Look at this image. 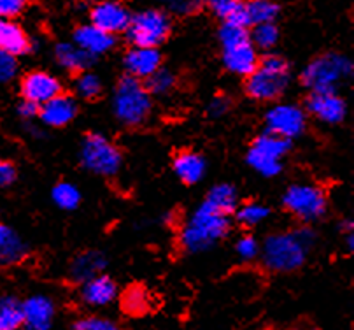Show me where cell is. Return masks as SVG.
Returning <instances> with one entry per match:
<instances>
[{"label": "cell", "instance_id": "cell-1", "mask_svg": "<svg viewBox=\"0 0 354 330\" xmlns=\"http://www.w3.org/2000/svg\"><path fill=\"white\" fill-rule=\"evenodd\" d=\"M316 243L317 235L313 228L274 232L260 246V257L272 273H295L307 262Z\"/></svg>", "mask_w": 354, "mask_h": 330}, {"label": "cell", "instance_id": "cell-2", "mask_svg": "<svg viewBox=\"0 0 354 330\" xmlns=\"http://www.w3.org/2000/svg\"><path fill=\"white\" fill-rule=\"evenodd\" d=\"M228 230L230 217L216 211L204 201L183 225L179 243L186 253H204L225 239Z\"/></svg>", "mask_w": 354, "mask_h": 330}, {"label": "cell", "instance_id": "cell-3", "mask_svg": "<svg viewBox=\"0 0 354 330\" xmlns=\"http://www.w3.org/2000/svg\"><path fill=\"white\" fill-rule=\"evenodd\" d=\"M290 84V65L283 57L268 53L245 80V93L260 102L279 99Z\"/></svg>", "mask_w": 354, "mask_h": 330}, {"label": "cell", "instance_id": "cell-4", "mask_svg": "<svg viewBox=\"0 0 354 330\" xmlns=\"http://www.w3.org/2000/svg\"><path fill=\"white\" fill-rule=\"evenodd\" d=\"M219 44L225 67L232 74L248 77L258 67V50L251 42L248 27H239L232 23H223L219 28Z\"/></svg>", "mask_w": 354, "mask_h": 330}, {"label": "cell", "instance_id": "cell-5", "mask_svg": "<svg viewBox=\"0 0 354 330\" xmlns=\"http://www.w3.org/2000/svg\"><path fill=\"white\" fill-rule=\"evenodd\" d=\"M153 102L144 83L133 76H123L114 90V116L124 127H139L149 118Z\"/></svg>", "mask_w": 354, "mask_h": 330}, {"label": "cell", "instance_id": "cell-6", "mask_svg": "<svg viewBox=\"0 0 354 330\" xmlns=\"http://www.w3.org/2000/svg\"><path fill=\"white\" fill-rule=\"evenodd\" d=\"M353 76V62L342 53H324L301 71V83L310 91H337Z\"/></svg>", "mask_w": 354, "mask_h": 330}, {"label": "cell", "instance_id": "cell-7", "mask_svg": "<svg viewBox=\"0 0 354 330\" xmlns=\"http://www.w3.org/2000/svg\"><path fill=\"white\" fill-rule=\"evenodd\" d=\"M80 160L86 171L106 178L118 174L123 163L121 152L113 140L95 132L84 136L80 148Z\"/></svg>", "mask_w": 354, "mask_h": 330}, {"label": "cell", "instance_id": "cell-8", "mask_svg": "<svg viewBox=\"0 0 354 330\" xmlns=\"http://www.w3.org/2000/svg\"><path fill=\"white\" fill-rule=\"evenodd\" d=\"M170 32H172V21L167 12L160 9H146L130 18L124 34L132 46L158 48L169 39Z\"/></svg>", "mask_w": 354, "mask_h": 330}, {"label": "cell", "instance_id": "cell-9", "mask_svg": "<svg viewBox=\"0 0 354 330\" xmlns=\"http://www.w3.org/2000/svg\"><path fill=\"white\" fill-rule=\"evenodd\" d=\"M284 208L304 223H316L326 214L328 199L319 186L295 183L283 195Z\"/></svg>", "mask_w": 354, "mask_h": 330}, {"label": "cell", "instance_id": "cell-10", "mask_svg": "<svg viewBox=\"0 0 354 330\" xmlns=\"http://www.w3.org/2000/svg\"><path fill=\"white\" fill-rule=\"evenodd\" d=\"M265 123L267 130L291 140L300 137L306 130L307 113L293 104H277L265 114Z\"/></svg>", "mask_w": 354, "mask_h": 330}, {"label": "cell", "instance_id": "cell-11", "mask_svg": "<svg viewBox=\"0 0 354 330\" xmlns=\"http://www.w3.org/2000/svg\"><path fill=\"white\" fill-rule=\"evenodd\" d=\"M306 109L326 125H337L347 116V104L337 91H310Z\"/></svg>", "mask_w": 354, "mask_h": 330}, {"label": "cell", "instance_id": "cell-12", "mask_svg": "<svg viewBox=\"0 0 354 330\" xmlns=\"http://www.w3.org/2000/svg\"><path fill=\"white\" fill-rule=\"evenodd\" d=\"M90 18L91 25L98 27L100 30L116 35L127 30L132 15H130L129 9L121 4L120 0H100L91 8Z\"/></svg>", "mask_w": 354, "mask_h": 330}, {"label": "cell", "instance_id": "cell-13", "mask_svg": "<svg viewBox=\"0 0 354 330\" xmlns=\"http://www.w3.org/2000/svg\"><path fill=\"white\" fill-rule=\"evenodd\" d=\"M62 93V83L53 74L44 71H34L27 74L21 81V95L23 100L37 104L39 107L44 102L51 100L53 97Z\"/></svg>", "mask_w": 354, "mask_h": 330}, {"label": "cell", "instance_id": "cell-14", "mask_svg": "<svg viewBox=\"0 0 354 330\" xmlns=\"http://www.w3.org/2000/svg\"><path fill=\"white\" fill-rule=\"evenodd\" d=\"M23 329L25 330H51L57 316V306L48 295H32L21 302Z\"/></svg>", "mask_w": 354, "mask_h": 330}, {"label": "cell", "instance_id": "cell-15", "mask_svg": "<svg viewBox=\"0 0 354 330\" xmlns=\"http://www.w3.org/2000/svg\"><path fill=\"white\" fill-rule=\"evenodd\" d=\"M123 65L129 76L137 77V80H146L147 76H151L162 67V53L158 51V48L133 46L132 50L124 55Z\"/></svg>", "mask_w": 354, "mask_h": 330}, {"label": "cell", "instance_id": "cell-16", "mask_svg": "<svg viewBox=\"0 0 354 330\" xmlns=\"http://www.w3.org/2000/svg\"><path fill=\"white\" fill-rule=\"evenodd\" d=\"M80 297L90 308H104L114 302L118 297V285L106 274H98L81 283Z\"/></svg>", "mask_w": 354, "mask_h": 330}, {"label": "cell", "instance_id": "cell-17", "mask_svg": "<svg viewBox=\"0 0 354 330\" xmlns=\"http://www.w3.org/2000/svg\"><path fill=\"white\" fill-rule=\"evenodd\" d=\"M77 116V104L72 97L67 95H57L51 100L42 104L39 107V116L41 122L53 129H60V127L68 125V123Z\"/></svg>", "mask_w": 354, "mask_h": 330}, {"label": "cell", "instance_id": "cell-18", "mask_svg": "<svg viewBox=\"0 0 354 330\" xmlns=\"http://www.w3.org/2000/svg\"><path fill=\"white\" fill-rule=\"evenodd\" d=\"M74 44L80 46L81 50H84L91 57L97 58L113 50L114 44H116V39H114L113 34L100 30V28L90 23V25H83V27L75 28Z\"/></svg>", "mask_w": 354, "mask_h": 330}, {"label": "cell", "instance_id": "cell-19", "mask_svg": "<svg viewBox=\"0 0 354 330\" xmlns=\"http://www.w3.org/2000/svg\"><path fill=\"white\" fill-rule=\"evenodd\" d=\"M107 267L106 255L100 251L88 250L84 253H80L71 262V279L75 283H84V281L91 279V277L102 274L104 269Z\"/></svg>", "mask_w": 354, "mask_h": 330}, {"label": "cell", "instance_id": "cell-20", "mask_svg": "<svg viewBox=\"0 0 354 330\" xmlns=\"http://www.w3.org/2000/svg\"><path fill=\"white\" fill-rule=\"evenodd\" d=\"M0 50L15 58L30 51L27 32L9 18H0Z\"/></svg>", "mask_w": 354, "mask_h": 330}, {"label": "cell", "instance_id": "cell-21", "mask_svg": "<svg viewBox=\"0 0 354 330\" xmlns=\"http://www.w3.org/2000/svg\"><path fill=\"white\" fill-rule=\"evenodd\" d=\"M207 171L204 156L195 152H183L174 158V172L185 185H195L202 181Z\"/></svg>", "mask_w": 354, "mask_h": 330}, {"label": "cell", "instance_id": "cell-22", "mask_svg": "<svg viewBox=\"0 0 354 330\" xmlns=\"http://www.w3.org/2000/svg\"><path fill=\"white\" fill-rule=\"evenodd\" d=\"M55 57H57V62L65 71L77 74L88 71L95 64V60H97L90 53L81 50L80 46H75L74 42H60L55 48Z\"/></svg>", "mask_w": 354, "mask_h": 330}, {"label": "cell", "instance_id": "cell-23", "mask_svg": "<svg viewBox=\"0 0 354 330\" xmlns=\"http://www.w3.org/2000/svg\"><path fill=\"white\" fill-rule=\"evenodd\" d=\"M27 253L28 248L25 241L11 227L0 221V264L2 266L18 264L27 257Z\"/></svg>", "mask_w": 354, "mask_h": 330}, {"label": "cell", "instance_id": "cell-24", "mask_svg": "<svg viewBox=\"0 0 354 330\" xmlns=\"http://www.w3.org/2000/svg\"><path fill=\"white\" fill-rule=\"evenodd\" d=\"M204 201L211 208H214L216 211L226 214V217H230V214L235 213V209H237L239 195L234 186L228 185V183H221V185L212 186L211 190L207 192V195H205Z\"/></svg>", "mask_w": 354, "mask_h": 330}, {"label": "cell", "instance_id": "cell-25", "mask_svg": "<svg viewBox=\"0 0 354 330\" xmlns=\"http://www.w3.org/2000/svg\"><path fill=\"white\" fill-rule=\"evenodd\" d=\"M251 148L258 149V152L265 153L268 156H274V158L283 160L291 149V140L284 139V137L277 136L270 130H265L263 134H260L257 139L252 140Z\"/></svg>", "mask_w": 354, "mask_h": 330}, {"label": "cell", "instance_id": "cell-26", "mask_svg": "<svg viewBox=\"0 0 354 330\" xmlns=\"http://www.w3.org/2000/svg\"><path fill=\"white\" fill-rule=\"evenodd\" d=\"M23 308L21 300L15 295L0 297V330H21Z\"/></svg>", "mask_w": 354, "mask_h": 330}, {"label": "cell", "instance_id": "cell-27", "mask_svg": "<svg viewBox=\"0 0 354 330\" xmlns=\"http://www.w3.org/2000/svg\"><path fill=\"white\" fill-rule=\"evenodd\" d=\"M244 4L249 16V25L272 23L279 16V6L274 0H245Z\"/></svg>", "mask_w": 354, "mask_h": 330}, {"label": "cell", "instance_id": "cell-28", "mask_svg": "<svg viewBox=\"0 0 354 330\" xmlns=\"http://www.w3.org/2000/svg\"><path fill=\"white\" fill-rule=\"evenodd\" d=\"M245 158H248L249 165L257 172H260L261 176H265V178H274V176H277L283 171V160L265 155V153L258 152L254 148H249Z\"/></svg>", "mask_w": 354, "mask_h": 330}, {"label": "cell", "instance_id": "cell-29", "mask_svg": "<svg viewBox=\"0 0 354 330\" xmlns=\"http://www.w3.org/2000/svg\"><path fill=\"white\" fill-rule=\"evenodd\" d=\"M146 90L149 91V95L163 97L169 95L170 91L176 88V76L170 73L169 68H162L151 74V76L146 77V83H144Z\"/></svg>", "mask_w": 354, "mask_h": 330}, {"label": "cell", "instance_id": "cell-30", "mask_svg": "<svg viewBox=\"0 0 354 330\" xmlns=\"http://www.w3.org/2000/svg\"><path fill=\"white\" fill-rule=\"evenodd\" d=\"M249 37L257 50L270 51L279 42V28L275 27L274 21L260 23V25H254V30L249 34Z\"/></svg>", "mask_w": 354, "mask_h": 330}, {"label": "cell", "instance_id": "cell-31", "mask_svg": "<svg viewBox=\"0 0 354 330\" xmlns=\"http://www.w3.org/2000/svg\"><path fill=\"white\" fill-rule=\"evenodd\" d=\"M235 217H237L239 223H242L244 227H257L270 217V209L260 202H248L235 209Z\"/></svg>", "mask_w": 354, "mask_h": 330}, {"label": "cell", "instance_id": "cell-32", "mask_svg": "<svg viewBox=\"0 0 354 330\" xmlns=\"http://www.w3.org/2000/svg\"><path fill=\"white\" fill-rule=\"evenodd\" d=\"M51 197H53L55 204L60 209H65V211H72V209H75L81 204V192L72 183L62 181L55 185Z\"/></svg>", "mask_w": 354, "mask_h": 330}, {"label": "cell", "instance_id": "cell-33", "mask_svg": "<svg viewBox=\"0 0 354 330\" xmlns=\"http://www.w3.org/2000/svg\"><path fill=\"white\" fill-rule=\"evenodd\" d=\"M102 81L97 74H91L88 71L80 73L75 80V93L84 100H93L102 93Z\"/></svg>", "mask_w": 354, "mask_h": 330}, {"label": "cell", "instance_id": "cell-34", "mask_svg": "<svg viewBox=\"0 0 354 330\" xmlns=\"http://www.w3.org/2000/svg\"><path fill=\"white\" fill-rule=\"evenodd\" d=\"M72 330H121L116 322L104 316H83V318L75 320Z\"/></svg>", "mask_w": 354, "mask_h": 330}, {"label": "cell", "instance_id": "cell-35", "mask_svg": "<svg viewBox=\"0 0 354 330\" xmlns=\"http://www.w3.org/2000/svg\"><path fill=\"white\" fill-rule=\"evenodd\" d=\"M147 308V295L140 288H130L123 295V309L130 315H144Z\"/></svg>", "mask_w": 354, "mask_h": 330}, {"label": "cell", "instance_id": "cell-36", "mask_svg": "<svg viewBox=\"0 0 354 330\" xmlns=\"http://www.w3.org/2000/svg\"><path fill=\"white\" fill-rule=\"evenodd\" d=\"M235 253L242 262H252L260 257V243L252 235H242L235 244Z\"/></svg>", "mask_w": 354, "mask_h": 330}, {"label": "cell", "instance_id": "cell-37", "mask_svg": "<svg viewBox=\"0 0 354 330\" xmlns=\"http://www.w3.org/2000/svg\"><path fill=\"white\" fill-rule=\"evenodd\" d=\"M163 4L176 15L188 16L198 11L204 6V0H162Z\"/></svg>", "mask_w": 354, "mask_h": 330}, {"label": "cell", "instance_id": "cell-38", "mask_svg": "<svg viewBox=\"0 0 354 330\" xmlns=\"http://www.w3.org/2000/svg\"><path fill=\"white\" fill-rule=\"evenodd\" d=\"M225 23H232V25H239V27H249V16L248 11H245L244 0H237L232 9L225 15L223 18Z\"/></svg>", "mask_w": 354, "mask_h": 330}, {"label": "cell", "instance_id": "cell-39", "mask_svg": "<svg viewBox=\"0 0 354 330\" xmlns=\"http://www.w3.org/2000/svg\"><path fill=\"white\" fill-rule=\"evenodd\" d=\"M16 71H18L16 58L0 50V84L11 81L16 76Z\"/></svg>", "mask_w": 354, "mask_h": 330}, {"label": "cell", "instance_id": "cell-40", "mask_svg": "<svg viewBox=\"0 0 354 330\" xmlns=\"http://www.w3.org/2000/svg\"><path fill=\"white\" fill-rule=\"evenodd\" d=\"M28 0H0V18H15L25 9Z\"/></svg>", "mask_w": 354, "mask_h": 330}, {"label": "cell", "instance_id": "cell-41", "mask_svg": "<svg viewBox=\"0 0 354 330\" xmlns=\"http://www.w3.org/2000/svg\"><path fill=\"white\" fill-rule=\"evenodd\" d=\"M230 106H232V102H230V99H228V97L216 95L214 99L209 102L207 111H209V114H211L212 118H219V116H225V114L230 111Z\"/></svg>", "mask_w": 354, "mask_h": 330}, {"label": "cell", "instance_id": "cell-42", "mask_svg": "<svg viewBox=\"0 0 354 330\" xmlns=\"http://www.w3.org/2000/svg\"><path fill=\"white\" fill-rule=\"evenodd\" d=\"M16 181V167L8 160H0V188Z\"/></svg>", "mask_w": 354, "mask_h": 330}, {"label": "cell", "instance_id": "cell-43", "mask_svg": "<svg viewBox=\"0 0 354 330\" xmlns=\"http://www.w3.org/2000/svg\"><path fill=\"white\" fill-rule=\"evenodd\" d=\"M235 2H237V0H204V4L221 19L225 18L226 12L230 11L232 6H234Z\"/></svg>", "mask_w": 354, "mask_h": 330}, {"label": "cell", "instance_id": "cell-44", "mask_svg": "<svg viewBox=\"0 0 354 330\" xmlns=\"http://www.w3.org/2000/svg\"><path fill=\"white\" fill-rule=\"evenodd\" d=\"M18 113L23 120H28V122H32L34 118L39 116V106L34 102H28V100H23L18 107Z\"/></svg>", "mask_w": 354, "mask_h": 330}, {"label": "cell", "instance_id": "cell-45", "mask_svg": "<svg viewBox=\"0 0 354 330\" xmlns=\"http://www.w3.org/2000/svg\"><path fill=\"white\" fill-rule=\"evenodd\" d=\"M284 330H321L314 325H301V327H291V329H284Z\"/></svg>", "mask_w": 354, "mask_h": 330}, {"label": "cell", "instance_id": "cell-46", "mask_svg": "<svg viewBox=\"0 0 354 330\" xmlns=\"http://www.w3.org/2000/svg\"><path fill=\"white\" fill-rule=\"evenodd\" d=\"M120 2H129V0H120Z\"/></svg>", "mask_w": 354, "mask_h": 330}]
</instances>
